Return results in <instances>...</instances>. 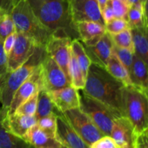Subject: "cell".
Returning <instances> with one entry per match:
<instances>
[{"label": "cell", "mask_w": 148, "mask_h": 148, "mask_svg": "<svg viewBox=\"0 0 148 148\" xmlns=\"http://www.w3.org/2000/svg\"><path fill=\"white\" fill-rule=\"evenodd\" d=\"M143 14H144L145 25L148 28V0H146L143 4Z\"/></svg>", "instance_id": "41"}, {"label": "cell", "mask_w": 148, "mask_h": 148, "mask_svg": "<svg viewBox=\"0 0 148 148\" xmlns=\"http://www.w3.org/2000/svg\"><path fill=\"white\" fill-rule=\"evenodd\" d=\"M106 69L114 77L122 82L125 86L132 85L128 70L120 62L114 52H112L111 56L108 59Z\"/></svg>", "instance_id": "23"}, {"label": "cell", "mask_w": 148, "mask_h": 148, "mask_svg": "<svg viewBox=\"0 0 148 148\" xmlns=\"http://www.w3.org/2000/svg\"><path fill=\"white\" fill-rule=\"evenodd\" d=\"M69 75L71 84L77 90H82L85 88V79L82 70L78 64L75 54L71 49V57L69 62Z\"/></svg>", "instance_id": "26"}, {"label": "cell", "mask_w": 148, "mask_h": 148, "mask_svg": "<svg viewBox=\"0 0 148 148\" xmlns=\"http://www.w3.org/2000/svg\"><path fill=\"white\" fill-rule=\"evenodd\" d=\"M42 25L56 37L79 39L69 0H27Z\"/></svg>", "instance_id": "1"}, {"label": "cell", "mask_w": 148, "mask_h": 148, "mask_svg": "<svg viewBox=\"0 0 148 148\" xmlns=\"http://www.w3.org/2000/svg\"><path fill=\"white\" fill-rule=\"evenodd\" d=\"M1 109V93H0V110Z\"/></svg>", "instance_id": "44"}, {"label": "cell", "mask_w": 148, "mask_h": 148, "mask_svg": "<svg viewBox=\"0 0 148 148\" xmlns=\"http://www.w3.org/2000/svg\"><path fill=\"white\" fill-rule=\"evenodd\" d=\"M79 108L91 119L94 124L104 135L110 136L116 119L120 117L111 108L87 95L83 90H78Z\"/></svg>", "instance_id": "6"}, {"label": "cell", "mask_w": 148, "mask_h": 148, "mask_svg": "<svg viewBox=\"0 0 148 148\" xmlns=\"http://www.w3.org/2000/svg\"><path fill=\"white\" fill-rule=\"evenodd\" d=\"M120 1H124V2L127 3V4H128V3H127V0H120ZM128 5H129V4H128Z\"/></svg>", "instance_id": "45"}, {"label": "cell", "mask_w": 148, "mask_h": 148, "mask_svg": "<svg viewBox=\"0 0 148 148\" xmlns=\"http://www.w3.org/2000/svg\"><path fill=\"white\" fill-rule=\"evenodd\" d=\"M16 38H17V32L15 30V31L10 33V35H8L4 39V49L7 56L10 54V51H11L13 46H14L16 40Z\"/></svg>", "instance_id": "37"}, {"label": "cell", "mask_w": 148, "mask_h": 148, "mask_svg": "<svg viewBox=\"0 0 148 148\" xmlns=\"http://www.w3.org/2000/svg\"><path fill=\"white\" fill-rule=\"evenodd\" d=\"M63 115L72 128L89 146L104 136L91 119L79 108L68 110L63 113Z\"/></svg>", "instance_id": "7"}, {"label": "cell", "mask_w": 148, "mask_h": 148, "mask_svg": "<svg viewBox=\"0 0 148 148\" xmlns=\"http://www.w3.org/2000/svg\"><path fill=\"white\" fill-rule=\"evenodd\" d=\"M1 110H2V108H1V110H0V114H1Z\"/></svg>", "instance_id": "47"}, {"label": "cell", "mask_w": 148, "mask_h": 148, "mask_svg": "<svg viewBox=\"0 0 148 148\" xmlns=\"http://www.w3.org/2000/svg\"><path fill=\"white\" fill-rule=\"evenodd\" d=\"M38 96V92L33 95L23 103H22L14 113L26 116L36 115V110H37Z\"/></svg>", "instance_id": "30"}, {"label": "cell", "mask_w": 148, "mask_h": 148, "mask_svg": "<svg viewBox=\"0 0 148 148\" xmlns=\"http://www.w3.org/2000/svg\"><path fill=\"white\" fill-rule=\"evenodd\" d=\"M7 111L2 109L0 114V148H34L23 138L6 130L1 124V119Z\"/></svg>", "instance_id": "22"}, {"label": "cell", "mask_w": 148, "mask_h": 148, "mask_svg": "<svg viewBox=\"0 0 148 148\" xmlns=\"http://www.w3.org/2000/svg\"><path fill=\"white\" fill-rule=\"evenodd\" d=\"M56 114H52L46 116L42 117V118L37 119V125L44 130L45 132L49 134L50 135L53 136L56 138Z\"/></svg>", "instance_id": "29"}, {"label": "cell", "mask_w": 148, "mask_h": 148, "mask_svg": "<svg viewBox=\"0 0 148 148\" xmlns=\"http://www.w3.org/2000/svg\"><path fill=\"white\" fill-rule=\"evenodd\" d=\"M19 0H0V8L11 12L12 7Z\"/></svg>", "instance_id": "40"}, {"label": "cell", "mask_w": 148, "mask_h": 148, "mask_svg": "<svg viewBox=\"0 0 148 148\" xmlns=\"http://www.w3.org/2000/svg\"><path fill=\"white\" fill-rule=\"evenodd\" d=\"M38 46L30 38L17 33L15 43L7 56V72L20 67L29 60Z\"/></svg>", "instance_id": "9"}, {"label": "cell", "mask_w": 148, "mask_h": 148, "mask_svg": "<svg viewBox=\"0 0 148 148\" xmlns=\"http://www.w3.org/2000/svg\"><path fill=\"white\" fill-rule=\"evenodd\" d=\"M75 23L94 21L106 25L97 0H69Z\"/></svg>", "instance_id": "12"}, {"label": "cell", "mask_w": 148, "mask_h": 148, "mask_svg": "<svg viewBox=\"0 0 148 148\" xmlns=\"http://www.w3.org/2000/svg\"><path fill=\"white\" fill-rule=\"evenodd\" d=\"M106 29L109 34H116L120 33L124 30L130 28L128 21L126 19L114 18L106 24Z\"/></svg>", "instance_id": "34"}, {"label": "cell", "mask_w": 148, "mask_h": 148, "mask_svg": "<svg viewBox=\"0 0 148 148\" xmlns=\"http://www.w3.org/2000/svg\"><path fill=\"white\" fill-rule=\"evenodd\" d=\"M125 85L107 71L91 63L88 69L83 91L89 96L103 103L121 116L123 111L122 92Z\"/></svg>", "instance_id": "2"}, {"label": "cell", "mask_w": 148, "mask_h": 148, "mask_svg": "<svg viewBox=\"0 0 148 148\" xmlns=\"http://www.w3.org/2000/svg\"><path fill=\"white\" fill-rule=\"evenodd\" d=\"M108 3L112 8L115 18L127 20V14L130 8V7L127 3L120 1V0H109Z\"/></svg>", "instance_id": "33"}, {"label": "cell", "mask_w": 148, "mask_h": 148, "mask_svg": "<svg viewBox=\"0 0 148 148\" xmlns=\"http://www.w3.org/2000/svg\"><path fill=\"white\" fill-rule=\"evenodd\" d=\"M56 109L63 114L68 110L79 108V95L78 90L72 85L49 92Z\"/></svg>", "instance_id": "16"}, {"label": "cell", "mask_w": 148, "mask_h": 148, "mask_svg": "<svg viewBox=\"0 0 148 148\" xmlns=\"http://www.w3.org/2000/svg\"><path fill=\"white\" fill-rule=\"evenodd\" d=\"M7 72V56L4 49V40L0 37V77Z\"/></svg>", "instance_id": "36"}, {"label": "cell", "mask_w": 148, "mask_h": 148, "mask_svg": "<svg viewBox=\"0 0 148 148\" xmlns=\"http://www.w3.org/2000/svg\"><path fill=\"white\" fill-rule=\"evenodd\" d=\"M113 52L115 53L120 62L124 64V66L128 70L129 74H130V71L131 69L132 64L133 62V58H134V52L131 51L128 49L119 48L114 44V47H113Z\"/></svg>", "instance_id": "31"}, {"label": "cell", "mask_w": 148, "mask_h": 148, "mask_svg": "<svg viewBox=\"0 0 148 148\" xmlns=\"http://www.w3.org/2000/svg\"><path fill=\"white\" fill-rule=\"evenodd\" d=\"M11 16L17 33L30 38L37 46L45 47L52 34L36 17L27 0H19L12 9Z\"/></svg>", "instance_id": "3"}, {"label": "cell", "mask_w": 148, "mask_h": 148, "mask_svg": "<svg viewBox=\"0 0 148 148\" xmlns=\"http://www.w3.org/2000/svg\"><path fill=\"white\" fill-rule=\"evenodd\" d=\"M84 46L91 63L106 68L107 63L111 56L114 47V43L109 33H105L94 44Z\"/></svg>", "instance_id": "15"}, {"label": "cell", "mask_w": 148, "mask_h": 148, "mask_svg": "<svg viewBox=\"0 0 148 148\" xmlns=\"http://www.w3.org/2000/svg\"><path fill=\"white\" fill-rule=\"evenodd\" d=\"M40 89H42V82L39 64L33 74L19 87L14 94L7 114H13L22 103L33 95L38 93Z\"/></svg>", "instance_id": "11"}, {"label": "cell", "mask_w": 148, "mask_h": 148, "mask_svg": "<svg viewBox=\"0 0 148 148\" xmlns=\"http://www.w3.org/2000/svg\"><path fill=\"white\" fill-rule=\"evenodd\" d=\"M101 15H102L103 20L105 24H106L108 22L111 21V20L115 18L114 17V12H113V10L111 8V5L109 4V3H108V4L101 10Z\"/></svg>", "instance_id": "39"}, {"label": "cell", "mask_w": 148, "mask_h": 148, "mask_svg": "<svg viewBox=\"0 0 148 148\" xmlns=\"http://www.w3.org/2000/svg\"><path fill=\"white\" fill-rule=\"evenodd\" d=\"M134 53L140 58L148 69V28L145 25L131 28Z\"/></svg>", "instance_id": "21"}, {"label": "cell", "mask_w": 148, "mask_h": 148, "mask_svg": "<svg viewBox=\"0 0 148 148\" xmlns=\"http://www.w3.org/2000/svg\"><path fill=\"white\" fill-rule=\"evenodd\" d=\"M72 40L69 38L52 36L44 47L46 53L51 56L53 60L58 64L70 82L69 62Z\"/></svg>", "instance_id": "10"}, {"label": "cell", "mask_w": 148, "mask_h": 148, "mask_svg": "<svg viewBox=\"0 0 148 148\" xmlns=\"http://www.w3.org/2000/svg\"><path fill=\"white\" fill-rule=\"evenodd\" d=\"M46 54L45 48L38 46L31 57L25 64L13 72H7L0 77V93L2 109L8 110L17 90L33 74Z\"/></svg>", "instance_id": "4"}, {"label": "cell", "mask_w": 148, "mask_h": 148, "mask_svg": "<svg viewBox=\"0 0 148 148\" xmlns=\"http://www.w3.org/2000/svg\"><path fill=\"white\" fill-rule=\"evenodd\" d=\"M79 40L85 46L96 43L107 33L106 26L94 21H79L76 23Z\"/></svg>", "instance_id": "18"}, {"label": "cell", "mask_w": 148, "mask_h": 148, "mask_svg": "<svg viewBox=\"0 0 148 148\" xmlns=\"http://www.w3.org/2000/svg\"><path fill=\"white\" fill-rule=\"evenodd\" d=\"M71 49L75 54L78 64L82 70L83 76L86 80L87 75H88L89 66L91 62L85 51V46L79 39H74L71 43Z\"/></svg>", "instance_id": "25"}, {"label": "cell", "mask_w": 148, "mask_h": 148, "mask_svg": "<svg viewBox=\"0 0 148 148\" xmlns=\"http://www.w3.org/2000/svg\"><path fill=\"white\" fill-rule=\"evenodd\" d=\"M111 37L115 46L122 49H128L134 52V44H133L131 28L125 29L120 33L111 35Z\"/></svg>", "instance_id": "27"}, {"label": "cell", "mask_w": 148, "mask_h": 148, "mask_svg": "<svg viewBox=\"0 0 148 148\" xmlns=\"http://www.w3.org/2000/svg\"><path fill=\"white\" fill-rule=\"evenodd\" d=\"M122 103L124 116L139 135L148 127V96L133 85L124 86Z\"/></svg>", "instance_id": "5"}, {"label": "cell", "mask_w": 148, "mask_h": 148, "mask_svg": "<svg viewBox=\"0 0 148 148\" xmlns=\"http://www.w3.org/2000/svg\"><path fill=\"white\" fill-rule=\"evenodd\" d=\"M15 31L11 12L0 8V37L4 40L8 35Z\"/></svg>", "instance_id": "28"}, {"label": "cell", "mask_w": 148, "mask_h": 148, "mask_svg": "<svg viewBox=\"0 0 148 148\" xmlns=\"http://www.w3.org/2000/svg\"><path fill=\"white\" fill-rule=\"evenodd\" d=\"M135 148H140L138 147V146H137V145H136V147H135Z\"/></svg>", "instance_id": "46"}, {"label": "cell", "mask_w": 148, "mask_h": 148, "mask_svg": "<svg viewBox=\"0 0 148 148\" xmlns=\"http://www.w3.org/2000/svg\"><path fill=\"white\" fill-rule=\"evenodd\" d=\"M23 139L34 148H51L62 145L55 137L40 129L37 124L26 132Z\"/></svg>", "instance_id": "19"}, {"label": "cell", "mask_w": 148, "mask_h": 148, "mask_svg": "<svg viewBox=\"0 0 148 148\" xmlns=\"http://www.w3.org/2000/svg\"><path fill=\"white\" fill-rule=\"evenodd\" d=\"M51 148H66V147H65L63 145H61L59 146V147H51Z\"/></svg>", "instance_id": "42"}, {"label": "cell", "mask_w": 148, "mask_h": 148, "mask_svg": "<svg viewBox=\"0 0 148 148\" xmlns=\"http://www.w3.org/2000/svg\"><path fill=\"white\" fill-rule=\"evenodd\" d=\"M56 114V115L60 113L55 107L49 92L45 90L44 89H40L38 92V104L37 110L36 113V117L37 119L46 116L50 114Z\"/></svg>", "instance_id": "24"}, {"label": "cell", "mask_w": 148, "mask_h": 148, "mask_svg": "<svg viewBox=\"0 0 148 148\" xmlns=\"http://www.w3.org/2000/svg\"><path fill=\"white\" fill-rule=\"evenodd\" d=\"M42 89L47 92L56 90L72 85L58 64L47 53L40 64Z\"/></svg>", "instance_id": "8"}, {"label": "cell", "mask_w": 148, "mask_h": 148, "mask_svg": "<svg viewBox=\"0 0 148 148\" xmlns=\"http://www.w3.org/2000/svg\"><path fill=\"white\" fill-rule=\"evenodd\" d=\"M127 20L128 21L130 28L144 26L145 20L143 10L137 9L134 7H131L128 11Z\"/></svg>", "instance_id": "32"}, {"label": "cell", "mask_w": 148, "mask_h": 148, "mask_svg": "<svg viewBox=\"0 0 148 148\" xmlns=\"http://www.w3.org/2000/svg\"><path fill=\"white\" fill-rule=\"evenodd\" d=\"M137 145L140 148H148V127L137 135Z\"/></svg>", "instance_id": "38"}, {"label": "cell", "mask_w": 148, "mask_h": 148, "mask_svg": "<svg viewBox=\"0 0 148 148\" xmlns=\"http://www.w3.org/2000/svg\"><path fill=\"white\" fill-rule=\"evenodd\" d=\"M37 124L36 116H26L13 113L4 116L1 124L12 134L23 138L27 131Z\"/></svg>", "instance_id": "17"}, {"label": "cell", "mask_w": 148, "mask_h": 148, "mask_svg": "<svg viewBox=\"0 0 148 148\" xmlns=\"http://www.w3.org/2000/svg\"><path fill=\"white\" fill-rule=\"evenodd\" d=\"M140 2L142 3V4H145V2L146 0H140Z\"/></svg>", "instance_id": "43"}, {"label": "cell", "mask_w": 148, "mask_h": 148, "mask_svg": "<svg viewBox=\"0 0 148 148\" xmlns=\"http://www.w3.org/2000/svg\"><path fill=\"white\" fill-rule=\"evenodd\" d=\"M110 137L119 148H135L137 135L134 127L125 116L116 119Z\"/></svg>", "instance_id": "13"}, {"label": "cell", "mask_w": 148, "mask_h": 148, "mask_svg": "<svg viewBox=\"0 0 148 148\" xmlns=\"http://www.w3.org/2000/svg\"><path fill=\"white\" fill-rule=\"evenodd\" d=\"M89 148H119L110 136L104 135L89 146Z\"/></svg>", "instance_id": "35"}, {"label": "cell", "mask_w": 148, "mask_h": 148, "mask_svg": "<svg viewBox=\"0 0 148 148\" xmlns=\"http://www.w3.org/2000/svg\"><path fill=\"white\" fill-rule=\"evenodd\" d=\"M132 85L148 96V69L145 64L134 54L130 71Z\"/></svg>", "instance_id": "20"}, {"label": "cell", "mask_w": 148, "mask_h": 148, "mask_svg": "<svg viewBox=\"0 0 148 148\" xmlns=\"http://www.w3.org/2000/svg\"><path fill=\"white\" fill-rule=\"evenodd\" d=\"M56 116V139L62 145L66 148H89V145L72 128L63 114Z\"/></svg>", "instance_id": "14"}]
</instances>
